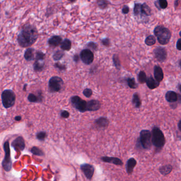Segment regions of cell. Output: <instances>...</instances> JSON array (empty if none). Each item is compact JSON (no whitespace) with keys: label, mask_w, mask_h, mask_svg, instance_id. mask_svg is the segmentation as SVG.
Masks as SVG:
<instances>
[{"label":"cell","mask_w":181,"mask_h":181,"mask_svg":"<svg viewBox=\"0 0 181 181\" xmlns=\"http://www.w3.org/2000/svg\"><path fill=\"white\" fill-rule=\"evenodd\" d=\"M1 100L3 106L5 109L12 108L15 103V94L12 90H5L1 94Z\"/></svg>","instance_id":"3957f363"},{"label":"cell","mask_w":181,"mask_h":181,"mask_svg":"<svg viewBox=\"0 0 181 181\" xmlns=\"http://www.w3.org/2000/svg\"><path fill=\"white\" fill-rule=\"evenodd\" d=\"M147 76L144 72L141 71L138 75V81L140 83H145L147 81Z\"/></svg>","instance_id":"1f68e13d"},{"label":"cell","mask_w":181,"mask_h":181,"mask_svg":"<svg viewBox=\"0 0 181 181\" xmlns=\"http://www.w3.org/2000/svg\"><path fill=\"white\" fill-rule=\"evenodd\" d=\"M123 13V14H127L128 13L129 11V8L127 6L125 5V7H123V10H122Z\"/></svg>","instance_id":"f6af8a7d"},{"label":"cell","mask_w":181,"mask_h":181,"mask_svg":"<svg viewBox=\"0 0 181 181\" xmlns=\"http://www.w3.org/2000/svg\"><path fill=\"white\" fill-rule=\"evenodd\" d=\"M61 117L64 118H68L69 117V113L67 111H63L61 112Z\"/></svg>","instance_id":"b9f144b4"},{"label":"cell","mask_w":181,"mask_h":181,"mask_svg":"<svg viewBox=\"0 0 181 181\" xmlns=\"http://www.w3.org/2000/svg\"><path fill=\"white\" fill-rule=\"evenodd\" d=\"M73 59L74 61L75 62H77L79 60V56H78V55H75L74 56Z\"/></svg>","instance_id":"c3c4849f"},{"label":"cell","mask_w":181,"mask_h":181,"mask_svg":"<svg viewBox=\"0 0 181 181\" xmlns=\"http://www.w3.org/2000/svg\"><path fill=\"white\" fill-rule=\"evenodd\" d=\"M55 67L57 69H59V70L62 71V70H65L66 69V67L64 65L59 64V63H55Z\"/></svg>","instance_id":"ab89813d"},{"label":"cell","mask_w":181,"mask_h":181,"mask_svg":"<svg viewBox=\"0 0 181 181\" xmlns=\"http://www.w3.org/2000/svg\"><path fill=\"white\" fill-rule=\"evenodd\" d=\"M31 153L34 155L39 156H42L44 155V153L42 151V150L39 149L38 147H33L30 150Z\"/></svg>","instance_id":"f546056e"},{"label":"cell","mask_w":181,"mask_h":181,"mask_svg":"<svg viewBox=\"0 0 181 181\" xmlns=\"http://www.w3.org/2000/svg\"><path fill=\"white\" fill-rule=\"evenodd\" d=\"M45 58V54L41 52V51H37L35 54V61H44Z\"/></svg>","instance_id":"83f0119b"},{"label":"cell","mask_w":181,"mask_h":181,"mask_svg":"<svg viewBox=\"0 0 181 181\" xmlns=\"http://www.w3.org/2000/svg\"><path fill=\"white\" fill-rule=\"evenodd\" d=\"M180 65L181 67V59L180 60Z\"/></svg>","instance_id":"11a10c76"},{"label":"cell","mask_w":181,"mask_h":181,"mask_svg":"<svg viewBox=\"0 0 181 181\" xmlns=\"http://www.w3.org/2000/svg\"><path fill=\"white\" fill-rule=\"evenodd\" d=\"M35 50L34 48H30L29 47L28 48H27L25 50V53H24V58L25 59L28 61H32L34 60L35 58Z\"/></svg>","instance_id":"9a60e30c"},{"label":"cell","mask_w":181,"mask_h":181,"mask_svg":"<svg viewBox=\"0 0 181 181\" xmlns=\"http://www.w3.org/2000/svg\"><path fill=\"white\" fill-rule=\"evenodd\" d=\"M179 90H180L181 92V84H180L179 86Z\"/></svg>","instance_id":"db71d44e"},{"label":"cell","mask_w":181,"mask_h":181,"mask_svg":"<svg viewBox=\"0 0 181 181\" xmlns=\"http://www.w3.org/2000/svg\"><path fill=\"white\" fill-rule=\"evenodd\" d=\"M81 60L86 65H90L94 61V54L90 49H84L80 54Z\"/></svg>","instance_id":"ba28073f"},{"label":"cell","mask_w":181,"mask_h":181,"mask_svg":"<svg viewBox=\"0 0 181 181\" xmlns=\"http://www.w3.org/2000/svg\"><path fill=\"white\" fill-rule=\"evenodd\" d=\"M64 56V53L61 50H58L53 55V58L55 61H59Z\"/></svg>","instance_id":"836d02e7"},{"label":"cell","mask_w":181,"mask_h":181,"mask_svg":"<svg viewBox=\"0 0 181 181\" xmlns=\"http://www.w3.org/2000/svg\"><path fill=\"white\" fill-rule=\"evenodd\" d=\"M147 85L150 89H154L157 88L159 85V82L155 80L152 77H149L146 81Z\"/></svg>","instance_id":"44dd1931"},{"label":"cell","mask_w":181,"mask_h":181,"mask_svg":"<svg viewBox=\"0 0 181 181\" xmlns=\"http://www.w3.org/2000/svg\"><path fill=\"white\" fill-rule=\"evenodd\" d=\"M69 1H71V2H73L74 1H75V0H69Z\"/></svg>","instance_id":"9f6ffc18"},{"label":"cell","mask_w":181,"mask_h":181,"mask_svg":"<svg viewBox=\"0 0 181 181\" xmlns=\"http://www.w3.org/2000/svg\"><path fill=\"white\" fill-rule=\"evenodd\" d=\"M152 144L157 148H162L165 143L164 134L158 128L155 127L152 130Z\"/></svg>","instance_id":"277c9868"},{"label":"cell","mask_w":181,"mask_h":181,"mask_svg":"<svg viewBox=\"0 0 181 181\" xmlns=\"http://www.w3.org/2000/svg\"><path fill=\"white\" fill-rule=\"evenodd\" d=\"M101 107V103L99 101L92 100L87 102V111H96Z\"/></svg>","instance_id":"4fadbf2b"},{"label":"cell","mask_w":181,"mask_h":181,"mask_svg":"<svg viewBox=\"0 0 181 181\" xmlns=\"http://www.w3.org/2000/svg\"><path fill=\"white\" fill-rule=\"evenodd\" d=\"M180 36H181V31H180Z\"/></svg>","instance_id":"6f0895ef"},{"label":"cell","mask_w":181,"mask_h":181,"mask_svg":"<svg viewBox=\"0 0 181 181\" xmlns=\"http://www.w3.org/2000/svg\"><path fill=\"white\" fill-rule=\"evenodd\" d=\"M3 148L5 153V156L2 162V166L5 171L9 172L12 169V161L11 158L9 142L7 141L3 145Z\"/></svg>","instance_id":"5b68a950"},{"label":"cell","mask_w":181,"mask_h":181,"mask_svg":"<svg viewBox=\"0 0 181 181\" xmlns=\"http://www.w3.org/2000/svg\"><path fill=\"white\" fill-rule=\"evenodd\" d=\"M102 43L103 45L108 46L110 45V40L108 38H105V39H102Z\"/></svg>","instance_id":"ee69618b"},{"label":"cell","mask_w":181,"mask_h":181,"mask_svg":"<svg viewBox=\"0 0 181 181\" xmlns=\"http://www.w3.org/2000/svg\"><path fill=\"white\" fill-rule=\"evenodd\" d=\"M75 108L81 112H84L87 111V102L85 101L81 100L77 105L75 106Z\"/></svg>","instance_id":"7402d4cb"},{"label":"cell","mask_w":181,"mask_h":181,"mask_svg":"<svg viewBox=\"0 0 181 181\" xmlns=\"http://www.w3.org/2000/svg\"><path fill=\"white\" fill-rule=\"evenodd\" d=\"M150 15H151V9L146 3H144L142 4V15L149 16Z\"/></svg>","instance_id":"4316f807"},{"label":"cell","mask_w":181,"mask_h":181,"mask_svg":"<svg viewBox=\"0 0 181 181\" xmlns=\"http://www.w3.org/2000/svg\"><path fill=\"white\" fill-rule=\"evenodd\" d=\"M156 43V39L153 36H149L145 40V44L148 46H153Z\"/></svg>","instance_id":"4dcf8cb0"},{"label":"cell","mask_w":181,"mask_h":181,"mask_svg":"<svg viewBox=\"0 0 181 181\" xmlns=\"http://www.w3.org/2000/svg\"><path fill=\"white\" fill-rule=\"evenodd\" d=\"M71 42L68 39H65L64 41L61 42V49L64 50H67V51L71 49Z\"/></svg>","instance_id":"d4e9b609"},{"label":"cell","mask_w":181,"mask_h":181,"mask_svg":"<svg viewBox=\"0 0 181 181\" xmlns=\"http://www.w3.org/2000/svg\"><path fill=\"white\" fill-rule=\"evenodd\" d=\"M165 98L169 102L174 103L178 100V94L173 91H169L166 94Z\"/></svg>","instance_id":"ac0fdd59"},{"label":"cell","mask_w":181,"mask_h":181,"mask_svg":"<svg viewBox=\"0 0 181 181\" xmlns=\"http://www.w3.org/2000/svg\"><path fill=\"white\" fill-rule=\"evenodd\" d=\"M88 46L90 47V48L93 49V50H96L98 48L97 45L96 44V43L93 42H90L88 44Z\"/></svg>","instance_id":"60d3db41"},{"label":"cell","mask_w":181,"mask_h":181,"mask_svg":"<svg viewBox=\"0 0 181 181\" xmlns=\"http://www.w3.org/2000/svg\"><path fill=\"white\" fill-rule=\"evenodd\" d=\"M136 164H137V162L135 158H131L129 159H128L126 164V169L128 174L132 173L134 169L136 166Z\"/></svg>","instance_id":"d6986e66"},{"label":"cell","mask_w":181,"mask_h":181,"mask_svg":"<svg viewBox=\"0 0 181 181\" xmlns=\"http://www.w3.org/2000/svg\"><path fill=\"white\" fill-rule=\"evenodd\" d=\"M64 82L58 76H54L49 80L48 82L49 90L52 92H57L61 90Z\"/></svg>","instance_id":"52a82bcc"},{"label":"cell","mask_w":181,"mask_h":181,"mask_svg":"<svg viewBox=\"0 0 181 181\" xmlns=\"http://www.w3.org/2000/svg\"><path fill=\"white\" fill-rule=\"evenodd\" d=\"M101 160L104 162L112 163L117 165H122L123 163L121 159L117 157H111L104 156L101 158Z\"/></svg>","instance_id":"5bb4252c"},{"label":"cell","mask_w":181,"mask_h":181,"mask_svg":"<svg viewBox=\"0 0 181 181\" xmlns=\"http://www.w3.org/2000/svg\"><path fill=\"white\" fill-rule=\"evenodd\" d=\"M140 142L144 149H149L152 145V133L147 130H143L140 133Z\"/></svg>","instance_id":"8992f818"},{"label":"cell","mask_w":181,"mask_h":181,"mask_svg":"<svg viewBox=\"0 0 181 181\" xmlns=\"http://www.w3.org/2000/svg\"><path fill=\"white\" fill-rule=\"evenodd\" d=\"M179 129L180 130V131H181V120L179 123Z\"/></svg>","instance_id":"f5cc1de1"},{"label":"cell","mask_w":181,"mask_h":181,"mask_svg":"<svg viewBox=\"0 0 181 181\" xmlns=\"http://www.w3.org/2000/svg\"><path fill=\"white\" fill-rule=\"evenodd\" d=\"M113 61L115 68L118 69H120L121 68V64H120V59L117 55H114L113 56Z\"/></svg>","instance_id":"d6a6232c"},{"label":"cell","mask_w":181,"mask_h":181,"mask_svg":"<svg viewBox=\"0 0 181 181\" xmlns=\"http://www.w3.org/2000/svg\"><path fill=\"white\" fill-rule=\"evenodd\" d=\"M11 145L15 151L21 152L26 147L25 140L22 136H19L13 141Z\"/></svg>","instance_id":"9c48e42d"},{"label":"cell","mask_w":181,"mask_h":181,"mask_svg":"<svg viewBox=\"0 0 181 181\" xmlns=\"http://www.w3.org/2000/svg\"><path fill=\"white\" fill-rule=\"evenodd\" d=\"M154 76L155 80L158 82H161L164 78L163 72L159 66H156L155 67Z\"/></svg>","instance_id":"e0dca14e"},{"label":"cell","mask_w":181,"mask_h":181,"mask_svg":"<svg viewBox=\"0 0 181 181\" xmlns=\"http://www.w3.org/2000/svg\"><path fill=\"white\" fill-rule=\"evenodd\" d=\"M132 103L135 105L136 108H139L141 105V101L139 97L137 94H135L132 98Z\"/></svg>","instance_id":"f1b7e54d"},{"label":"cell","mask_w":181,"mask_h":181,"mask_svg":"<svg viewBox=\"0 0 181 181\" xmlns=\"http://www.w3.org/2000/svg\"><path fill=\"white\" fill-rule=\"evenodd\" d=\"M179 0H176L175 2V7H176L177 5H178V2H179Z\"/></svg>","instance_id":"816d5d0a"},{"label":"cell","mask_w":181,"mask_h":181,"mask_svg":"<svg viewBox=\"0 0 181 181\" xmlns=\"http://www.w3.org/2000/svg\"><path fill=\"white\" fill-rule=\"evenodd\" d=\"M81 98H80L78 96H74L71 98V102L73 105L75 107V105L78 104V102L81 100Z\"/></svg>","instance_id":"8d00e7d4"},{"label":"cell","mask_w":181,"mask_h":181,"mask_svg":"<svg viewBox=\"0 0 181 181\" xmlns=\"http://www.w3.org/2000/svg\"><path fill=\"white\" fill-rule=\"evenodd\" d=\"M134 12L135 15H142V4L140 3L135 4L134 9Z\"/></svg>","instance_id":"484cf974"},{"label":"cell","mask_w":181,"mask_h":181,"mask_svg":"<svg viewBox=\"0 0 181 181\" xmlns=\"http://www.w3.org/2000/svg\"><path fill=\"white\" fill-rule=\"evenodd\" d=\"M38 96L33 93H30L28 96V100L31 103H41L43 100V96L42 92L39 91L38 93Z\"/></svg>","instance_id":"7c38bea8"},{"label":"cell","mask_w":181,"mask_h":181,"mask_svg":"<svg viewBox=\"0 0 181 181\" xmlns=\"http://www.w3.org/2000/svg\"><path fill=\"white\" fill-rule=\"evenodd\" d=\"M95 123L99 127L105 128L109 125V121L107 118L100 117L96 120Z\"/></svg>","instance_id":"ffe728a7"},{"label":"cell","mask_w":181,"mask_h":181,"mask_svg":"<svg viewBox=\"0 0 181 181\" xmlns=\"http://www.w3.org/2000/svg\"><path fill=\"white\" fill-rule=\"evenodd\" d=\"M38 38V32L34 25L26 24L22 27L18 35V42L22 48H29L34 44Z\"/></svg>","instance_id":"6da1fadb"},{"label":"cell","mask_w":181,"mask_h":181,"mask_svg":"<svg viewBox=\"0 0 181 181\" xmlns=\"http://www.w3.org/2000/svg\"><path fill=\"white\" fill-rule=\"evenodd\" d=\"M173 169V167L171 165H166L161 167L159 169V172L163 175H166L169 174Z\"/></svg>","instance_id":"cb8c5ba5"},{"label":"cell","mask_w":181,"mask_h":181,"mask_svg":"<svg viewBox=\"0 0 181 181\" xmlns=\"http://www.w3.org/2000/svg\"><path fill=\"white\" fill-rule=\"evenodd\" d=\"M176 48L179 50H181V38L177 40L176 44Z\"/></svg>","instance_id":"bcb514c9"},{"label":"cell","mask_w":181,"mask_h":181,"mask_svg":"<svg viewBox=\"0 0 181 181\" xmlns=\"http://www.w3.org/2000/svg\"><path fill=\"white\" fill-rule=\"evenodd\" d=\"M154 34L158 42L162 45L167 44L171 37L170 30L161 26H158L155 28Z\"/></svg>","instance_id":"7a4b0ae2"},{"label":"cell","mask_w":181,"mask_h":181,"mask_svg":"<svg viewBox=\"0 0 181 181\" xmlns=\"http://www.w3.org/2000/svg\"><path fill=\"white\" fill-rule=\"evenodd\" d=\"M177 101L180 103H181V96L179 94H178V100H177Z\"/></svg>","instance_id":"f907efd6"},{"label":"cell","mask_w":181,"mask_h":181,"mask_svg":"<svg viewBox=\"0 0 181 181\" xmlns=\"http://www.w3.org/2000/svg\"><path fill=\"white\" fill-rule=\"evenodd\" d=\"M158 2L159 3L161 9H166L167 7L168 3H167L166 0H158Z\"/></svg>","instance_id":"74e56055"},{"label":"cell","mask_w":181,"mask_h":181,"mask_svg":"<svg viewBox=\"0 0 181 181\" xmlns=\"http://www.w3.org/2000/svg\"><path fill=\"white\" fill-rule=\"evenodd\" d=\"M21 119H22V117L20 115H18V116L15 117V120L17 121H20L21 120Z\"/></svg>","instance_id":"7dc6e473"},{"label":"cell","mask_w":181,"mask_h":181,"mask_svg":"<svg viewBox=\"0 0 181 181\" xmlns=\"http://www.w3.org/2000/svg\"><path fill=\"white\" fill-rule=\"evenodd\" d=\"M45 63L44 61H35L33 65L34 69L36 72H42L44 69Z\"/></svg>","instance_id":"603a6c76"},{"label":"cell","mask_w":181,"mask_h":181,"mask_svg":"<svg viewBox=\"0 0 181 181\" xmlns=\"http://www.w3.org/2000/svg\"><path fill=\"white\" fill-rule=\"evenodd\" d=\"M84 95L85 96H86V98H90L91 96L92 95V90L90 88H86L84 90H83Z\"/></svg>","instance_id":"f35d334b"},{"label":"cell","mask_w":181,"mask_h":181,"mask_svg":"<svg viewBox=\"0 0 181 181\" xmlns=\"http://www.w3.org/2000/svg\"><path fill=\"white\" fill-rule=\"evenodd\" d=\"M128 85L131 88H137V84L135 82V79L132 78H128L127 80Z\"/></svg>","instance_id":"e575fe53"},{"label":"cell","mask_w":181,"mask_h":181,"mask_svg":"<svg viewBox=\"0 0 181 181\" xmlns=\"http://www.w3.org/2000/svg\"><path fill=\"white\" fill-rule=\"evenodd\" d=\"M27 86H28V85H27V84H26L24 85L23 88V91H26L27 90Z\"/></svg>","instance_id":"681fc988"},{"label":"cell","mask_w":181,"mask_h":181,"mask_svg":"<svg viewBox=\"0 0 181 181\" xmlns=\"http://www.w3.org/2000/svg\"><path fill=\"white\" fill-rule=\"evenodd\" d=\"M46 137V132H45V131H40V132H38L36 134V137H37V139L40 141L44 140Z\"/></svg>","instance_id":"d590c367"},{"label":"cell","mask_w":181,"mask_h":181,"mask_svg":"<svg viewBox=\"0 0 181 181\" xmlns=\"http://www.w3.org/2000/svg\"><path fill=\"white\" fill-rule=\"evenodd\" d=\"M48 42L52 47L58 46L62 42V38L60 36H54L48 40Z\"/></svg>","instance_id":"2e32d148"},{"label":"cell","mask_w":181,"mask_h":181,"mask_svg":"<svg viewBox=\"0 0 181 181\" xmlns=\"http://www.w3.org/2000/svg\"><path fill=\"white\" fill-rule=\"evenodd\" d=\"M155 56L159 61H163L166 59V50L163 47H158L154 50Z\"/></svg>","instance_id":"8fae6325"},{"label":"cell","mask_w":181,"mask_h":181,"mask_svg":"<svg viewBox=\"0 0 181 181\" xmlns=\"http://www.w3.org/2000/svg\"><path fill=\"white\" fill-rule=\"evenodd\" d=\"M98 5L101 7H105L107 6V2L104 1H100L98 2Z\"/></svg>","instance_id":"7bdbcfd3"},{"label":"cell","mask_w":181,"mask_h":181,"mask_svg":"<svg viewBox=\"0 0 181 181\" xmlns=\"http://www.w3.org/2000/svg\"><path fill=\"white\" fill-rule=\"evenodd\" d=\"M81 169L87 179L88 180L92 179L94 172V168L92 165L88 164H82L81 165Z\"/></svg>","instance_id":"30bf717a"}]
</instances>
